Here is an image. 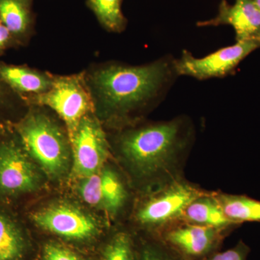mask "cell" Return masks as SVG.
<instances>
[{"instance_id":"obj_11","label":"cell","mask_w":260,"mask_h":260,"mask_svg":"<svg viewBox=\"0 0 260 260\" xmlns=\"http://www.w3.org/2000/svg\"><path fill=\"white\" fill-rule=\"evenodd\" d=\"M223 25L234 28L236 42H260V10L254 0H234L233 4L222 0L214 18L197 23L198 27Z\"/></svg>"},{"instance_id":"obj_17","label":"cell","mask_w":260,"mask_h":260,"mask_svg":"<svg viewBox=\"0 0 260 260\" xmlns=\"http://www.w3.org/2000/svg\"><path fill=\"white\" fill-rule=\"evenodd\" d=\"M224 213L233 223H260V201L246 195L215 194Z\"/></svg>"},{"instance_id":"obj_2","label":"cell","mask_w":260,"mask_h":260,"mask_svg":"<svg viewBox=\"0 0 260 260\" xmlns=\"http://www.w3.org/2000/svg\"><path fill=\"white\" fill-rule=\"evenodd\" d=\"M195 140L190 118L178 116L170 120L129 126L116 139L118 151L132 172L158 188L181 178L180 171Z\"/></svg>"},{"instance_id":"obj_16","label":"cell","mask_w":260,"mask_h":260,"mask_svg":"<svg viewBox=\"0 0 260 260\" xmlns=\"http://www.w3.org/2000/svg\"><path fill=\"white\" fill-rule=\"evenodd\" d=\"M182 220L222 230L237 225L227 218L215 194L209 193L191 202L183 214Z\"/></svg>"},{"instance_id":"obj_7","label":"cell","mask_w":260,"mask_h":260,"mask_svg":"<svg viewBox=\"0 0 260 260\" xmlns=\"http://www.w3.org/2000/svg\"><path fill=\"white\" fill-rule=\"evenodd\" d=\"M260 48L257 41H242L223 47L203 57H195L184 50L176 59V68L180 76H189L198 80L225 78L253 51Z\"/></svg>"},{"instance_id":"obj_23","label":"cell","mask_w":260,"mask_h":260,"mask_svg":"<svg viewBox=\"0 0 260 260\" xmlns=\"http://www.w3.org/2000/svg\"><path fill=\"white\" fill-rule=\"evenodd\" d=\"M13 96H18L0 80V109L9 104ZM19 97V96H18ZM20 98V97H19Z\"/></svg>"},{"instance_id":"obj_6","label":"cell","mask_w":260,"mask_h":260,"mask_svg":"<svg viewBox=\"0 0 260 260\" xmlns=\"http://www.w3.org/2000/svg\"><path fill=\"white\" fill-rule=\"evenodd\" d=\"M208 194L181 178L158 188L137 210V221L148 227H162L178 219L191 202Z\"/></svg>"},{"instance_id":"obj_5","label":"cell","mask_w":260,"mask_h":260,"mask_svg":"<svg viewBox=\"0 0 260 260\" xmlns=\"http://www.w3.org/2000/svg\"><path fill=\"white\" fill-rule=\"evenodd\" d=\"M11 128V134L0 137V203L34 192L41 184L37 164Z\"/></svg>"},{"instance_id":"obj_4","label":"cell","mask_w":260,"mask_h":260,"mask_svg":"<svg viewBox=\"0 0 260 260\" xmlns=\"http://www.w3.org/2000/svg\"><path fill=\"white\" fill-rule=\"evenodd\" d=\"M30 105L51 109L64 121L69 138L85 116L94 113L93 101L84 73L54 75V83L46 93L29 98Z\"/></svg>"},{"instance_id":"obj_10","label":"cell","mask_w":260,"mask_h":260,"mask_svg":"<svg viewBox=\"0 0 260 260\" xmlns=\"http://www.w3.org/2000/svg\"><path fill=\"white\" fill-rule=\"evenodd\" d=\"M78 192L87 204L116 215L123 208L126 191L115 171L104 167L80 181Z\"/></svg>"},{"instance_id":"obj_15","label":"cell","mask_w":260,"mask_h":260,"mask_svg":"<svg viewBox=\"0 0 260 260\" xmlns=\"http://www.w3.org/2000/svg\"><path fill=\"white\" fill-rule=\"evenodd\" d=\"M0 207V260H25L28 240L21 224Z\"/></svg>"},{"instance_id":"obj_9","label":"cell","mask_w":260,"mask_h":260,"mask_svg":"<svg viewBox=\"0 0 260 260\" xmlns=\"http://www.w3.org/2000/svg\"><path fill=\"white\" fill-rule=\"evenodd\" d=\"M30 218L38 226L67 239L83 240L98 232L93 217L68 203L47 205L30 214Z\"/></svg>"},{"instance_id":"obj_19","label":"cell","mask_w":260,"mask_h":260,"mask_svg":"<svg viewBox=\"0 0 260 260\" xmlns=\"http://www.w3.org/2000/svg\"><path fill=\"white\" fill-rule=\"evenodd\" d=\"M103 260H133L131 244L126 234L116 236L108 246Z\"/></svg>"},{"instance_id":"obj_1","label":"cell","mask_w":260,"mask_h":260,"mask_svg":"<svg viewBox=\"0 0 260 260\" xmlns=\"http://www.w3.org/2000/svg\"><path fill=\"white\" fill-rule=\"evenodd\" d=\"M172 54L142 65L111 61L84 72L94 112L109 122L132 124L167 99L179 75Z\"/></svg>"},{"instance_id":"obj_12","label":"cell","mask_w":260,"mask_h":260,"mask_svg":"<svg viewBox=\"0 0 260 260\" xmlns=\"http://www.w3.org/2000/svg\"><path fill=\"white\" fill-rule=\"evenodd\" d=\"M0 80L25 102L47 92L54 83V75L27 66L0 62Z\"/></svg>"},{"instance_id":"obj_13","label":"cell","mask_w":260,"mask_h":260,"mask_svg":"<svg viewBox=\"0 0 260 260\" xmlns=\"http://www.w3.org/2000/svg\"><path fill=\"white\" fill-rule=\"evenodd\" d=\"M35 0H0V23L9 30L18 46L27 44L35 28Z\"/></svg>"},{"instance_id":"obj_3","label":"cell","mask_w":260,"mask_h":260,"mask_svg":"<svg viewBox=\"0 0 260 260\" xmlns=\"http://www.w3.org/2000/svg\"><path fill=\"white\" fill-rule=\"evenodd\" d=\"M12 124L30 158L51 179L64 177L72 161L69 135L39 106Z\"/></svg>"},{"instance_id":"obj_22","label":"cell","mask_w":260,"mask_h":260,"mask_svg":"<svg viewBox=\"0 0 260 260\" xmlns=\"http://www.w3.org/2000/svg\"><path fill=\"white\" fill-rule=\"evenodd\" d=\"M18 46L14 38L4 25L0 23V54L10 48Z\"/></svg>"},{"instance_id":"obj_14","label":"cell","mask_w":260,"mask_h":260,"mask_svg":"<svg viewBox=\"0 0 260 260\" xmlns=\"http://www.w3.org/2000/svg\"><path fill=\"white\" fill-rule=\"evenodd\" d=\"M220 230L213 227L189 223L174 228L168 233L167 238L171 244L188 255L198 256L210 250Z\"/></svg>"},{"instance_id":"obj_25","label":"cell","mask_w":260,"mask_h":260,"mask_svg":"<svg viewBox=\"0 0 260 260\" xmlns=\"http://www.w3.org/2000/svg\"><path fill=\"white\" fill-rule=\"evenodd\" d=\"M254 3H256V5H257L258 8H259L260 10V0H254Z\"/></svg>"},{"instance_id":"obj_8","label":"cell","mask_w":260,"mask_h":260,"mask_svg":"<svg viewBox=\"0 0 260 260\" xmlns=\"http://www.w3.org/2000/svg\"><path fill=\"white\" fill-rule=\"evenodd\" d=\"M70 140L72 173L75 178L81 179L89 177L104 167L109 156V143L94 113L82 119Z\"/></svg>"},{"instance_id":"obj_20","label":"cell","mask_w":260,"mask_h":260,"mask_svg":"<svg viewBox=\"0 0 260 260\" xmlns=\"http://www.w3.org/2000/svg\"><path fill=\"white\" fill-rule=\"evenodd\" d=\"M44 260H81L74 252L56 244H48L44 249Z\"/></svg>"},{"instance_id":"obj_24","label":"cell","mask_w":260,"mask_h":260,"mask_svg":"<svg viewBox=\"0 0 260 260\" xmlns=\"http://www.w3.org/2000/svg\"><path fill=\"white\" fill-rule=\"evenodd\" d=\"M142 260H170L162 253L158 252L155 249H147L143 253Z\"/></svg>"},{"instance_id":"obj_21","label":"cell","mask_w":260,"mask_h":260,"mask_svg":"<svg viewBox=\"0 0 260 260\" xmlns=\"http://www.w3.org/2000/svg\"><path fill=\"white\" fill-rule=\"evenodd\" d=\"M248 248L240 243L233 249L218 253L210 260H246Z\"/></svg>"},{"instance_id":"obj_18","label":"cell","mask_w":260,"mask_h":260,"mask_svg":"<svg viewBox=\"0 0 260 260\" xmlns=\"http://www.w3.org/2000/svg\"><path fill=\"white\" fill-rule=\"evenodd\" d=\"M89 9L107 31L120 34L127 26L128 20L122 11V0H86Z\"/></svg>"}]
</instances>
